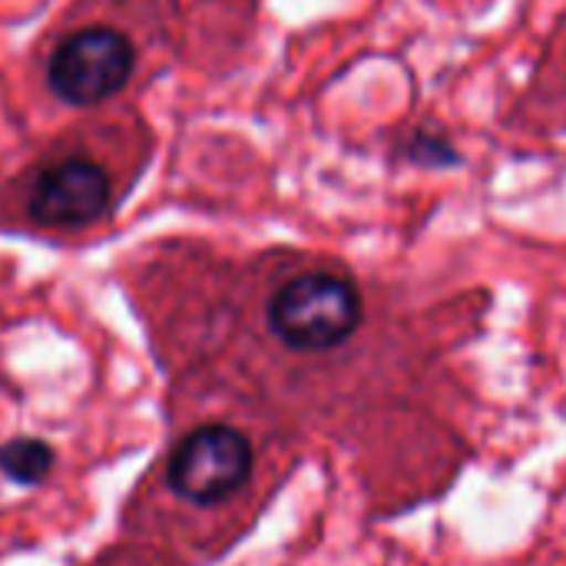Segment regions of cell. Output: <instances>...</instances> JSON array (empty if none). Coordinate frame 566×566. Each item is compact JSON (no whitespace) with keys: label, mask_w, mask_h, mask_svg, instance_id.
<instances>
[{"label":"cell","mask_w":566,"mask_h":566,"mask_svg":"<svg viewBox=\"0 0 566 566\" xmlns=\"http://www.w3.org/2000/svg\"><path fill=\"white\" fill-rule=\"evenodd\" d=\"M252 474V444L229 424L196 428L169 461V484L192 504L229 501Z\"/></svg>","instance_id":"obj_3"},{"label":"cell","mask_w":566,"mask_h":566,"mask_svg":"<svg viewBox=\"0 0 566 566\" xmlns=\"http://www.w3.org/2000/svg\"><path fill=\"white\" fill-rule=\"evenodd\" d=\"M0 471L13 484H43L53 471V448L40 438H13L0 444Z\"/></svg>","instance_id":"obj_5"},{"label":"cell","mask_w":566,"mask_h":566,"mask_svg":"<svg viewBox=\"0 0 566 566\" xmlns=\"http://www.w3.org/2000/svg\"><path fill=\"white\" fill-rule=\"evenodd\" d=\"M361 325L358 289L335 272H305L279 285L269 302V328L292 352H332Z\"/></svg>","instance_id":"obj_1"},{"label":"cell","mask_w":566,"mask_h":566,"mask_svg":"<svg viewBox=\"0 0 566 566\" xmlns=\"http://www.w3.org/2000/svg\"><path fill=\"white\" fill-rule=\"evenodd\" d=\"M133 43L109 30L90 27L60 40L46 63L50 90L70 106H96L116 96L133 76Z\"/></svg>","instance_id":"obj_2"},{"label":"cell","mask_w":566,"mask_h":566,"mask_svg":"<svg viewBox=\"0 0 566 566\" xmlns=\"http://www.w3.org/2000/svg\"><path fill=\"white\" fill-rule=\"evenodd\" d=\"M113 186L103 166L86 156H70L40 169L30 186L27 209L40 226L50 229H80L109 209Z\"/></svg>","instance_id":"obj_4"}]
</instances>
